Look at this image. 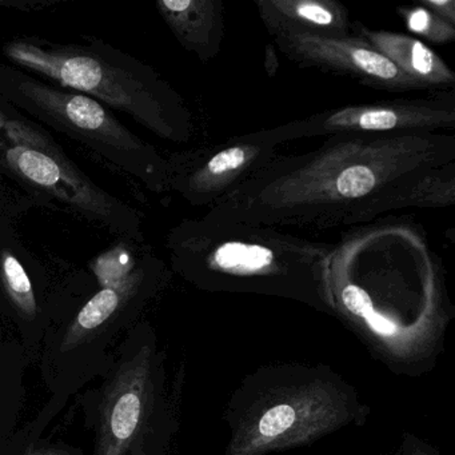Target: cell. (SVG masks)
<instances>
[{
	"mask_svg": "<svg viewBox=\"0 0 455 455\" xmlns=\"http://www.w3.org/2000/svg\"><path fill=\"white\" fill-rule=\"evenodd\" d=\"M331 315L390 371L420 377L443 353L455 311L441 257L410 218L351 228L326 267Z\"/></svg>",
	"mask_w": 455,
	"mask_h": 455,
	"instance_id": "obj_1",
	"label": "cell"
},
{
	"mask_svg": "<svg viewBox=\"0 0 455 455\" xmlns=\"http://www.w3.org/2000/svg\"><path fill=\"white\" fill-rule=\"evenodd\" d=\"M452 161L454 135H334L308 153L278 154L204 217L281 230L356 228L388 212L410 175Z\"/></svg>",
	"mask_w": 455,
	"mask_h": 455,
	"instance_id": "obj_2",
	"label": "cell"
},
{
	"mask_svg": "<svg viewBox=\"0 0 455 455\" xmlns=\"http://www.w3.org/2000/svg\"><path fill=\"white\" fill-rule=\"evenodd\" d=\"M166 247L172 270L202 291L281 298L331 315L326 267L334 243L204 215L178 223Z\"/></svg>",
	"mask_w": 455,
	"mask_h": 455,
	"instance_id": "obj_3",
	"label": "cell"
},
{
	"mask_svg": "<svg viewBox=\"0 0 455 455\" xmlns=\"http://www.w3.org/2000/svg\"><path fill=\"white\" fill-rule=\"evenodd\" d=\"M370 412L358 390L326 364H265L247 374L228 398L223 455H268L310 446L364 425Z\"/></svg>",
	"mask_w": 455,
	"mask_h": 455,
	"instance_id": "obj_4",
	"label": "cell"
},
{
	"mask_svg": "<svg viewBox=\"0 0 455 455\" xmlns=\"http://www.w3.org/2000/svg\"><path fill=\"white\" fill-rule=\"evenodd\" d=\"M89 44L15 39L4 47L15 66L122 111L156 137L190 142L196 118L182 95L153 68L110 44L87 36Z\"/></svg>",
	"mask_w": 455,
	"mask_h": 455,
	"instance_id": "obj_5",
	"label": "cell"
},
{
	"mask_svg": "<svg viewBox=\"0 0 455 455\" xmlns=\"http://www.w3.org/2000/svg\"><path fill=\"white\" fill-rule=\"evenodd\" d=\"M0 100L73 138L151 193H170L167 158L98 100L7 65H0Z\"/></svg>",
	"mask_w": 455,
	"mask_h": 455,
	"instance_id": "obj_6",
	"label": "cell"
},
{
	"mask_svg": "<svg viewBox=\"0 0 455 455\" xmlns=\"http://www.w3.org/2000/svg\"><path fill=\"white\" fill-rule=\"evenodd\" d=\"M0 167L34 193L71 212L142 243V218L137 210L92 182L44 130L0 100Z\"/></svg>",
	"mask_w": 455,
	"mask_h": 455,
	"instance_id": "obj_7",
	"label": "cell"
},
{
	"mask_svg": "<svg viewBox=\"0 0 455 455\" xmlns=\"http://www.w3.org/2000/svg\"><path fill=\"white\" fill-rule=\"evenodd\" d=\"M164 358L153 331L130 348L102 388L94 455H127L148 434H172Z\"/></svg>",
	"mask_w": 455,
	"mask_h": 455,
	"instance_id": "obj_8",
	"label": "cell"
},
{
	"mask_svg": "<svg viewBox=\"0 0 455 455\" xmlns=\"http://www.w3.org/2000/svg\"><path fill=\"white\" fill-rule=\"evenodd\" d=\"M279 146L265 129L172 154L169 191L191 206L212 209L267 166Z\"/></svg>",
	"mask_w": 455,
	"mask_h": 455,
	"instance_id": "obj_9",
	"label": "cell"
},
{
	"mask_svg": "<svg viewBox=\"0 0 455 455\" xmlns=\"http://www.w3.org/2000/svg\"><path fill=\"white\" fill-rule=\"evenodd\" d=\"M455 129V94L348 105L271 127L279 145L334 135H396Z\"/></svg>",
	"mask_w": 455,
	"mask_h": 455,
	"instance_id": "obj_10",
	"label": "cell"
},
{
	"mask_svg": "<svg viewBox=\"0 0 455 455\" xmlns=\"http://www.w3.org/2000/svg\"><path fill=\"white\" fill-rule=\"evenodd\" d=\"M276 50L302 68L347 76L371 89L391 92L423 90L361 36L274 38Z\"/></svg>",
	"mask_w": 455,
	"mask_h": 455,
	"instance_id": "obj_11",
	"label": "cell"
},
{
	"mask_svg": "<svg viewBox=\"0 0 455 455\" xmlns=\"http://www.w3.org/2000/svg\"><path fill=\"white\" fill-rule=\"evenodd\" d=\"M255 7L273 38L351 36L353 20L338 0H257Z\"/></svg>",
	"mask_w": 455,
	"mask_h": 455,
	"instance_id": "obj_12",
	"label": "cell"
},
{
	"mask_svg": "<svg viewBox=\"0 0 455 455\" xmlns=\"http://www.w3.org/2000/svg\"><path fill=\"white\" fill-rule=\"evenodd\" d=\"M156 10L180 46L202 63L220 54L226 31L222 0H161Z\"/></svg>",
	"mask_w": 455,
	"mask_h": 455,
	"instance_id": "obj_13",
	"label": "cell"
},
{
	"mask_svg": "<svg viewBox=\"0 0 455 455\" xmlns=\"http://www.w3.org/2000/svg\"><path fill=\"white\" fill-rule=\"evenodd\" d=\"M351 34L369 42L423 90H454V71L419 39L395 31L371 30L358 20H353Z\"/></svg>",
	"mask_w": 455,
	"mask_h": 455,
	"instance_id": "obj_14",
	"label": "cell"
},
{
	"mask_svg": "<svg viewBox=\"0 0 455 455\" xmlns=\"http://www.w3.org/2000/svg\"><path fill=\"white\" fill-rule=\"evenodd\" d=\"M166 278V268L161 260L153 258L129 279L116 286L102 287L79 311L65 338V348H73L86 342L95 332L106 326L122 308L140 294L151 297Z\"/></svg>",
	"mask_w": 455,
	"mask_h": 455,
	"instance_id": "obj_15",
	"label": "cell"
},
{
	"mask_svg": "<svg viewBox=\"0 0 455 455\" xmlns=\"http://www.w3.org/2000/svg\"><path fill=\"white\" fill-rule=\"evenodd\" d=\"M455 204V161L419 170L401 183L388 212L409 209H446Z\"/></svg>",
	"mask_w": 455,
	"mask_h": 455,
	"instance_id": "obj_16",
	"label": "cell"
},
{
	"mask_svg": "<svg viewBox=\"0 0 455 455\" xmlns=\"http://www.w3.org/2000/svg\"><path fill=\"white\" fill-rule=\"evenodd\" d=\"M0 279L15 308L23 315H36V299L33 284L20 260L9 249L0 251Z\"/></svg>",
	"mask_w": 455,
	"mask_h": 455,
	"instance_id": "obj_17",
	"label": "cell"
},
{
	"mask_svg": "<svg viewBox=\"0 0 455 455\" xmlns=\"http://www.w3.org/2000/svg\"><path fill=\"white\" fill-rule=\"evenodd\" d=\"M396 14L403 20L407 30L417 36L419 41L423 39L436 46L450 44L455 41V26L436 17L419 4L398 7Z\"/></svg>",
	"mask_w": 455,
	"mask_h": 455,
	"instance_id": "obj_18",
	"label": "cell"
},
{
	"mask_svg": "<svg viewBox=\"0 0 455 455\" xmlns=\"http://www.w3.org/2000/svg\"><path fill=\"white\" fill-rule=\"evenodd\" d=\"M420 6L435 14L441 20H446L450 25L455 26V2L454 0H422Z\"/></svg>",
	"mask_w": 455,
	"mask_h": 455,
	"instance_id": "obj_19",
	"label": "cell"
},
{
	"mask_svg": "<svg viewBox=\"0 0 455 455\" xmlns=\"http://www.w3.org/2000/svg\"><path fill=\"white\" fill-rule=\"evenodd\" d=\"M402 455H438L434 449L412 435L404 436Z\"/></svg>",
	"mask_w": 455,
	"mask_h": 455,
	"instance_id": "obj_20",
	"label": "cell"
},
{
	"mask_svg": "<svg viewBox=\"0 0 455 455\" xmlns=\"http://www.w3.org/2000/svg\"><path fill=\"white\" fill-rule=\"evenodd\" d=\"M279 55L276 54V47L274 44H266L265 47V60H263V66H265L266 74L270 78L276 76L279 70Z\"/></svg>",
	"mask_w": 455,
	"mask_h": 455,
	"instance_id": "obj_21",
	"label": "cell"
},
{
	"mask_svg": "<svg viewBox=\"0 0 455 455\" xmlns=\"http://www.w3.org/2000/svg\"><path fill=\"white\" fill-rule=\"evenodd\" d=\"M28 455H70L66 450L55 449V447H46V449L34 450Z\"/></svg>",
	"mask_w": 455,
	"mask_h": 455,
	"instance_id": "obj_22",
	"label": "cell"
}]
</instances>
